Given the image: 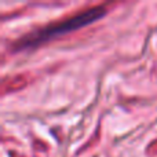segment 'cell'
Masks as SVG:
<instances>
[{"label": "cell", "instance_id": "1", "mask_svg": "<svg viewBox=\"0 0 157 157\" xmlns=\"http://www.w3.org/2000/svg\"><path fill=\"white\" fill-rule=\"evenodd\" d=\"M106 13H108L106 8L102 7V6H95V7L83 10L81 13L75 14V15L63 19V21L50 24L47 26H43L40 29H36L33 32L25 35L24 37H21L19 40H17L14 43V50L21 51V50L36 48V47L41 46V44L47 43L50 40H54V39L65 36L71 32L81 29L87 25L94 24L95 21L103 18L106 15Z\"/></svg>", "mask_w": 157, "mask_h": 157}]
</instances>
